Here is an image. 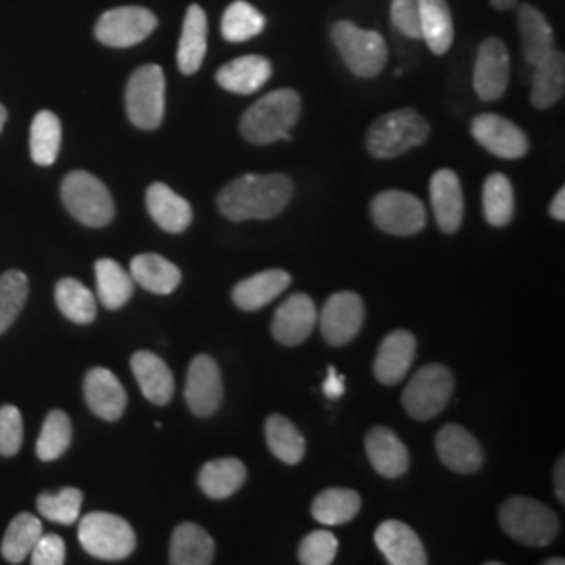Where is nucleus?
I'll list each match as a JSON object with an SVG mask.
<instances>
[{
	"instance_id": "nucleus-1",
	"label": "nucleus",
	"mask_w": 565,
	"mask_h": 565,
	"mask_svg": "<svg viewBox=\"0 0 565 565\" xmlns=\"http://www.w3.org/2000/svg\"><path fill=\"white\" fill-rule=\"evenodd\" d=\"M294 182L285 174H243L218 195V210L233 223L270 221L291 202Z\"/></svg>"
},
{
	"instance_id": "nucleus-2",
	"label": "nucleus",
	"mask_w": 565,
	"mask_h": 565,
	"mask_svg": "<svg viewBox=\"0 0 565 565\" xmlns=\"http://www.w3.org/2000/svg\"><path fill=\"white\" fill-rule=\"evenodd\" d=\"M302 99L291 88H279L254 103L239 121L243 139L252 145L289 141V130L300 120Z\"/></svg>"
},
{
	"instance_id": "nucleus-3",
	"label": "nucleus",
	"mask_w": 565,
	"mask_h": 565,
	"mask_svg": "<svg viewBox=\"0 0 565 565\" xmlns=\"http://www.w3.org/2000/svg\"><path fill=\"white\" fill-rule=\"evenodd\" d=\"M429 137V124L415 109H398L373 121L366 135V149L373 158L392 160L424 145Z\"/></svg>"
},
{
	"instance_id": "nucleus-4",
	"label": "nucleus",
	"mask_w": 565,
	"mask_h": 565,
	"mask_svg": "<svg viewBox=\"0 0 565 565\" xmlns=\"http://www.w3.org/2000/svg\"><path fill=\"white\" fill-rule=\"evenodd\" d=\"M61 200L67 212L90 228H102L114 221L116 203L109 189L90 172H70L61 184Z\"/></svg>"
},
{
	"instance_id": "nucleus-5",
	"label": "nucleus",
	"mask_w": 565,
	"mask_h": 565,
	"mask_svg": "<svg viewBox=\"0 0 565 565\" xmlns=\"http://www.w3.org/2000/svg\"><path fill=\"white\" fill-rule=\"evenodd\" d=\"M499 522L507 536L525 546H546L559 534V520L548 507L527 499L511 497L501 507Z\"/></svg>"
},
{
	"instance_id": "nucleus-6",
	"label": "nucleus",
	"mask_w": 565,
	"mask_h": 565,
	"mask_svg": "<svg viewBox=\"0 0 565 565\" xmlns=\"http://www.w3.org/2000/svg\"><path fill=\"white\" fill-rule=\"evenodd\" d=\"M81 545L88 555L105 562H121L132 555L137 546V534L132 525L120 515L95 511L81 520L78 525Z\"/></svg>"
},
{
	"instance_id": "nucleus-7",
	"label": "nucleus",
	"mask_w": 565,
	"mask_h": 565,
	"mask_svg": "<svg viewBox=\"0 0 565 565\" xmlns=\"http://www.w3.org/2000/svg\"><path fill=\"white\" fill-rule=\"evenodd\" d=\"M331 39L348 70L359 78H375L387 63V44L380 32L363 30L352 21H338Z\"/></svg>"
},
{
	"instance_id": "nucleus-8",
	"label": "nucleus",
	"mask_w": 565,
	"mask_h": 565,
	"mask_svg": "<svg viewBox=\"0 0 565 565\" xmlns=\"http://www.w3.org/2000/svg\"><path fill=\"white\" fill-rule=\"evenodd\" d=\"M452 392L455 377L450 369L445 364H425L404 390V411L417 422L434 419L448 406Z\"/></svg>"
},
{
	"instance_id": "nucleus-9",
	"label": "nucleus",
	"mask_w": 565,
	"mask_h": 565,
	"mask_svg": "<svg viewBox=\"0 0 565 565\" xmlns=\"http://www.w3.org/2000/svg\"><path fill=\"white\" fill-rule=\"evenodd\" d=\"M126 111L141 130L160 128L166 111V76L160 65H142L126 86Z\"/></svg>"
},
{
	"instance_id": "nucleus-10",
	"label": "nucleus",
	"mask_w": 565,
	"mask_h": 565,
	"mask_svg": "<svg viewBox=\"0 0 565 565\" xmlns=\"http://www.w3.org/2000/svg\"><path fill=\"white\" fill-rule=\"evenodd\" d=\"M371 218L387 235L408 237L424 231L427 224V212L419 198L390 189L373 198L371 202Z\"/></svg>"
},
{
	"instance_id": "nucleus-11",
	"label": "nucleus",
	"mask_w": 565,
	"mask_h": 565,
	"mask_svg": "<svg viewBox=\"0 0 565 565\" xmlns=\"http://www.w3.org/2000/svg\"><path fill=\"white\" fill-rule=\"evenodd\" d=\"M158 28V18L145 7H118L103 13L95 36L105 46L128 49L149 39Z\"/></svg>"
},
{
	"instance_id": "nucleus-12",
	"label": "nucleus",
	"mask_w": 565,
	"mask_h": 565,
	"mask_svg": "<svg viewBox=\"0 0 565 565\" xmlns=\"http://www.w3.org/2000/svg\"><path fill=\"white\" fill-rule=\"evenodd\" d=\"M223 398L221 366L207 354L195 356L189 364L184 384V401L189 404L191 413L202 419L212 417L221 408Z\"/></svg>"
},
{
	"instance_id": "nucleus-13",
	"label": "nucleus",
	"mask_w": 565,
	"mask_h": 565,
	"mask_svg": "<svg viewBox=\"0 0 565 565\" xmlns=\"http://www.w3.org/2000/svg\"><path fill=\"white\" fill-rule=\"evenodd\" d=\"M321 333L329 345H345L352 342L364 323V302L361 296L352 291L333 294L323 306V312L319 315Z\"/></svg>"
},
{
	"instance_id": "nucleus-14",
	"label": "nucleus",
	"mask_w": 565,
	"mask_h": 565,
	"mask_svg": "<svg viewBox=\"0 0 565 565\" xmlns=\"http://www.w3.org/2000/svg\"><path fill=\"white\" fill-rule=\"evenodd\" d=\"M473 139L497 158L520 160L527 153V137L524 130L497 114H482L471 121Z\"/></svg>"
},
{
	"instance_id": "nucleus-15",
	"label": "nucleus",
	"mask_w": 565,
	"mask_h": 565,
	"mask_svg": "<svg viewBox=\"0 0 565 565\" xmlns=\"http://www.w3.org/2000/svg\"><path fill=\"white\" fill-rule=\"evenodd\" d=\"M317 321L319 312L312 298L306 294H294L277 308L270 323V333L282 345H300L310 338Z\"/></svg>"
},
{
	"instance_id": "nucleus-16",
	"label": "nucleus",
	"mask_w": 565,
	"mask_h": 565,
	"mask_svg": "<svg viewBox=\"0 0 565 565\" xmlns=\"http://www.w3.org/2000/svg\"><path fill=\"white\" fill-rule=\"evenodd\" d=\"M436 452L440 461L455 473H476L484 465V450L476 436L463 425L448 424L436 436Z\"/></svg>"
},
{
	"instance_id": "nucleus-17",
	"label": "nucleus",
	"mask_w": 565,
	"mask_h": 565,
	"mask_svg": "<svg viewBox=\"0 0 565 565\" xmlns=\"http://www.w3.org/2000/svg\"><path fill=\"white\" fill-rule=\"evenodd\" d=\"M509 84V53L503 41L488 39L482 42L476 67H473V88L482 102H497L505 95Z\"/></svg>"
},
{
	"instance_id": "nucleus-18",
	"label": "nucleus",
	"mask_w": 565,
	"mask_h": 565,
	"mask_svg": "<svg viewBox=\"0 0 565 565\" xmlns=\"http://www.w3.org/2000/svg\"><path fill=\"white\" fill-rule=\"evenodd\" d=\"M84 398L103 422H118L126 411V390L120 380L103 366H95L84 377Z\"/></svg>"
},
{
	"instance_id": "nucleus-19",
	"label": "nucleus",
	"mask_w": 565,
	"mask_h": 565,
	"mask_svg": "<svg viewBox=\"0 0 565 565\" xmlns=\"http://www.w3.org/2000/svg\"><path fill=\"white\" fill-rule=\"evenodd\" d=\"M429 200L440 231L446 235L457 233L465 214L463 189L457 172L448 168L438 170L429 182Z\"/></svg>"
},
{
	"instance_id": "nucleus-20",
	"label": "nucleus",
	"mask_w": 565,
	"mask_h": 565,
	"mask_svg": "<svg viewBox=\"0 0 565 565\" xmlns=\"http://www.w3.org/2000/svg\"><path fill=\"white\" fill-rule=\"evenodd\" d=\"M375 545L390 565H425L427 553L417 532L411 525L387 520L375 530Z\"/></svg>"
},
{
	"instance_id": "nucleus-21",
	"label": "nucleus",
	"mask_w": 565,
	"mask_h": 565,
	"mask_svg": "<svg viewBox=\"0 0 565 565\" xmlns=\"http://www.w3.org/2000/svg\"><path fill=\"white\" fill-rule=\"evenodd\" d=\"M415 354H417L415 335L404 329L392 331L380 345L373 363V373L377 382L384 385L401 384L415 361Z\"/></svg>"
},
{
	"instance_id": "nucleus-22",
	"label": "nucleus",
	"mask_w": 565,
	"mask_h": 565,
	"mask_svg": "<svg viewBox=\"0 0 565 565\" xmlns=\"http://www.w3.org/2000/svg\"><path fill=\"white\" fill-rule=\"evenodd\" d=\"M147 212L153 218V223L163 228L166 233L181 235L193 221V210L191 203L174 193L168 184L163 182H153L147 189Z\"/></svg>"
},
{
	"instance_id": "nucleus-23",
	"label": "nucleus",
	"mask_w": 565,
	"mask_h": 565,
	"mask_svg": "<svg viewBox=\"0 0 565 565\" xmlns=\"http://www.w3.org/2000/svg\"><path fill=\"white\" fill-rule=\"evenodd\" d=\"M366 457L373 469L384 478H401L408 469V450L403 440L390 427H373L364 438Z\"/></svg>"
},
{
	"instance_id": "nucleus-24",
	"label": "nucleus",
	"mask_w": 565,
	"mask_h": 565,
	"mask_svg": "<svg viewBox=\"0 0 565 565\" xmlns=\"http://www.w3.org/2000/svg\"><path fill=\"white\" fill-rule=\"evenodd\" d=\"M130 369L135 373V380L141 385L142 396L149 403L163 406L172 401L174 375L160 356H156L153 352H147V350L135 352L130 359Z\"/></svg>"
},
{
	"instance_id": "nucleus-25",
	"label": "nucleus",
	"mask_w": 565,
	"mask_h": 565,
	"mask_svg": "<svg viewBox=\"0 0 565 565\" xmlns=\"http://www.w3.org/2000/svg\"><path fill=\"white\" fill-rule=\"evenodd\" d=\"M291 285V275L281 268H270L256 273L249 279H243L233 287V302L237 308L254 312L266 303L279 298L282 291Z\"/></svg>"
},
{
	"instance_id": "nucleus-26",
	"label": "nucleus",
	"mask_w": 565,
	"mask_h": 565,
	"mask_svg": "<svg viewBox=\"0 0 565 565\" xmlns=\"http://www.w3.org/2000/svg\"><path fill=\"white\" fill-rule=\"evenodd\" d=\"M273 76V63L263 55H245L223 65L216 82L235 95H254Z\"/></svg>"
},
{
	"instance_id": "nucleus-27",
	"label": "nucleus",
	"mask_w": 565,
	"mask_h": 565,
	"mask_svg": "<svg viewBox=\"0 0 565 565\" xmlns=\"http://www.w3.org/2000/svg\"><path fill=\"white\" fill-rule=\"evenodd\" d=\"M205 51H207V15L200 4H191L184 15L179 53H177L179 70L184 76H191L202 67Z\"/></svg>"
},
{
	"instance_id": "nucleus-28",
	"label": "nucleus",
	"mask_w": 565,
	"mask_h": 565,
	"mask_svg": "<svg viewBox=\"0 0 565 565\" xmlns=\"http://www.w3.org/2000/svg\"><path fill=\"white\" fill-rule=\"evenodd\" d=\"M245 478H247V469L239 459L223 457L203 465L198 476V484L207 499L224 501L245 484Z\"/></svg>"
},
{
	"instance_id": "nucleus-29",
	"label": "nucleus",
	"mask_w": 565,
	"mask_h": 565,
	"mask_svg": "<svg viewBox=\"0 0 565 565\" xmlns=\"http://www.w3.org/2000/svg\"><path fill=\"white\" fill-rule=\"evenodd\" d=\"M214 541L202 525L184 522L177 525L170 541V564L210 565L214 562Z\"/></svg>"
},
{
	"instance_id": "nucleus-30",
	"label": "nucleus",
	"mask_w": 565,
	"mask_h": 565,
	"mask_svg": "<svg viewBox=\"0 0 565 565\" xmlns=\"http://www.w3.org/2000/svg\"><path fill=\"white\" fill-rule=\"evenodd\" d=\"M130 277L139 282L142 289L168 296L172 294L182 281L181 268L158 254H139L130 263Z\"/></svg>"
},
{
	"instance_id": "nucleus-31",
	"label": "nucleus",
	"mask_w": 565,
	"mask_h": 565,
	"mask_svg": "<svg viewBox=\"0 0 565 565\" xmlns=\"http://www.w3.org/2000/svg\"><path fill=\"white\" fill-rule=\"evenodd\" d=\"M518 25H520L522 49H524V57L527 63L539 65L555 51L553 30H551L545 15L536 7L522 4L518 9Z\"/></svg>"
},
{
	"instance_id": "nucleus-32",
	"label": "nucleus",
	"mask_w": 565,
	"mask_h": 565,
	"mask_svg": "<svg viewBox=\"0 0 565 565\" xmlns=\"http://www.w3.org/2000/svg\"><path fill=\"white\" fill-rule=\"evenodd\" d=\"M422 39L434 55H446L455 41V23L446 0H419Z\"/></svg>"
},
{
	"instance_id": "nucleus-33",
	"label": "nucleus",
	"mask_w": 565,
	"mask_h": 565,
	"mask_svg": "<svg viewBox=\"0 0 565 565\" xmlns=\"http://www.w3.org/2000/svg\"><path fill=\"white\" fill-rule=\"evenodd\" d=\"M532 93L530 102L536 109H548L564 97L565 90V57L564 53L553 51L545 61L534 65Z\"/></svg>"
},
{
	"instance_id": "nucleus-34",
	"label": "nucleus",
	"mask_w": 565,
	"mask_h": 565,
	"mask_svg": "<svg viewBox=\"0 0 565 565\" xmlns=\"http://www.w3.org/2000/svg\"><path fill=\"white\" fill-rule=\"evenodd\" d=\"M361 497L350 488H327L312 501V518L324 525L352 522L361 513Z\"/></svg>"
},
{
	"instance_id": "nucleus-35",
	"label": "nucleus",
	"mask_w": 565,
	"mask_h": 565,
	"mask_svg": "<svg viewBox=\"0 0 565 565\" xmlns=\"http://www.w3.org/2000/svg\"><path fill=\"white\" fill-rule=\"evenodd\" d=\"M268 450L287 465H298L306 455L302 431L282 415H270L264 425Z\"/></svg>"
},
{
	"instance_id": "nucleus-36",
	"label": "nucleus",
	"mask_w": 565,
	"mask_h": 565,
	"mask_svg": "<svg viewBox=\"0 0 565 565\" xmlns=\"http://www.w3.org/2000/svg\"><path fill=\"white\" fill-rule=\"evenodd\" d=\"M97 273V291L99 300L109 310H120L121 306L130 302L135 294V281L130 273H126L120 264L111 258H102L95 264Z\"/></svg>"
},
{
	"instance_id": "nucleus-37",
	"label": "nucleus",
	"mask_w": 565,
	"mask_h": 565,
	"mask_svg": "<svg viewBox=\"0 0 565 565\" xmlns=\"http://www.w3.org/2000/svg\"><path fill=\"white\" fill-rule=\"evenodd\" d=\"M55 302L61 315L72 323L90 324L97 319V298L95 294L76 279H61L55 285Z\"/></svg>"
},
{
	"instance_id": "nucleus-38",
	"label": "nucleus",
	"mask_w": 565,
	"mask_h": 565,
	"mask_svg": "<svg viewBox=\"0 0 565 565\" xmlns=\"http://www.w3.org/2000/svg\"><path fill=\"white\" fill-rule=\"evenodd\" d=\"M42 536L41 520L32 513H20L13 518V522L7 527L2 539V557L9 564H21L25 557H30L36 541Z\"/></svg>"
},
{
	"instance_id": "nucleus-39",
	"label": "nucleus",
	"mask_w": 565,
	"mask_h": 565,
	"mask_svg": "<svg viewBox=\"0 0 565 565\" xmlns=\"http://www.w3.org/2000/svg\"><path fill=\"white\" fill-rule=\"evenodd\" d=\"M61 149V121L53 111H41L30 128V153L39 166H53Z\"/></svg>"
},
{
	"instance_id": "nucleus-40",
	"label": "nucleus",
	"mask_w": 565,
	"mask_h": 565,
	"mask_svg": "<svg viewBox=\"0 0 565 565\" xmlns=\"http://www.w3.org/2000/svg\"><path fill=\"white\" fill-rule=\"evenodd\" d=\"M264 28H266V18L245 0L231 2L224 11L223 23H221L223 36L228 42L252 41L254 36L263 34Z\"/></svg>"
},
{
	"instance_id": "nucleus-41",
	"label": "nucleus",
	"mask_w": 565,
	"mask_h": 565,
	"mask_svg": "<svg viewBox=\"0 0 565 565\" xmlns=\"http://www.w3.org/2000/svg\"><path fill=\"white\" fill-rule=\"evenodd\" d=\"M482 203H484L486 221L492 226L501 228L513 221L515 198H513L511 181L507 179L505 174L497 172L486 179Z\"/></svg>"
},
{
	"instance_id": "nucleus-42",
	"label": "nucleus",
	"mask_w": 565,
	"mask_h": 565,
	"mask_svg": "<svg viewBox=\"0 0 565 565\" xmlns=\"http://www.w3.org/2000/svg\"><path fill=\"white\" fill-rule=\"evenodd\" d=\"M72 445V422L63 411H51L42 424L36 443V457L41 461H57Z\"/></svg>"
},
{
	"instance_id": "nucleus-43",
	"label": "nucleus",
	"mask_w": 565,
	"mask_h": 565,
	"mask_svg": "<svg viewBox=\"0 0 565 565\" xmlns=\"http://www.w3.org/2000/svg\"><path fill=\"white\" fill-rule=\"evenodd\" d=\"M84 494L78 488H61L60 492H42L36 501L42 518L61 525L76 524L81 520Z\"/></svg>"
},
{
	"instance_id": "nucleus-44",
	"label": "nucleus",
	"mask_w": 565,
	"mask_h": 565,
	"mask_svg": "<svg viewBox=\"0 0 565 565\" xmlns=\"http://www.w3.org/2000/svg\"><path fill=\"white\" fill-rule=\"evenodd\" d=\"M30 294V281L21 270H7L0 277V333L20 317Z\"/></svg>"
},
{
	"instance_id": "nucleus-45",
	"label": "nucleus",
	"mask_w": 565,
	"mask_h": 565,
	"mask_svg": "<svg viewBox=\"0 0 565 565\" xmlns=\"http://www.w3.org/2000/svg\"><path fill=\"white\" fill-rule=\"evenodd\" d=\"M338 539L329 530H315L310 532L298 551V559L303 565H329L333 564L338 555Z\"/></svg>"
},
{
	"instance_id": "nucleus-46",
	"label": "nucleus",
	"mask_w": 565,
	"mask_h": 565,
	"mask_svg": "<svg viewBox=\"0 0 565 565\" xmlns=\"http://www.w3.org/2000/svg\"><path fill=\"white\" fill-rule=\"evenodd\" d=\"M23 445V419L13 404L0 406V457H15Z\"/></svg>"
},
{
	"instance_id": "nucleus-47",
	"label": "nucleus",
	"mask_w": 565,
	"mask_h": 565,
	"mask_svg": "<svg viewBox=\"0 0 565 565\" xmlns=\"http://www.w3.org/2000/svg\"><path fill=\"white\" fill-rule=\"evenodd\" d=\"M392 23L406 39H422L419 0H392Z\"/></svg>"
},
{
	"instance_id": "nucleus-48",
	"label": "nucleus",
	"mask_w": 565,
	"mask_h": 565,
	"mask_svg": "<svg viewBox=\"0 0 565 565\" xmlns=\"http://www.w3.org/2000/svg\"><path fill=\"white\" fill-rule=\"evenodd\" d=\"M34 565H63L65 564V543L60 534H42L30 553Z\"/></svg>"
},
{
	"instance_id": "nucleus-49",
	"label": "nucleus",
	"mask_w": 565,
	"mask_h": 565,
	"mask_svg": "<svg viewBox=\"0 0 565 565\" xmlns=\"http://www.w3.org/2000/svg\"><path fill=\"white\" fill-rule=\"evenodd\" d=\"M345 387H343V375L338 373L335 366H329L327 371V380L323 382V394L329 401H338L342 398Z\"/></svg>"
},
{
	"instance_id": "nucleus-50",
	"label": "nucleus",
	"mask_w": 565,
	"mask_h": 565,
	"mask_svg": "<svg viewBox=\"0 0 565 565\" xmlns=\"http://www.w3.org/2000/svg\"><path fill=\"white\" fill-rule=\"evenodd\" d=\"M548 212H551V216H553L555 221H559V223L565 221V189L557 191V195H555L553 202H551Z\"/></svg>"
},
{
	"instance_id": "nucleus-51",
	"label": "nucleus",
	"mask_w": 565,
	"mask_h": 565,
	"mask_svg": "<svg viewBox=\"0 0 565 565\" xmlns=\"http://www.w3.org/2000/svg\"><path fill=\"white\" fill-rule=\"evenodd\" d=\"M555 494L564 503L565 501V459L562 457L555 465Z\"/></svg>"
},
{
	"instance_id": "nucleus-52",
	"label": "nucleus",
	"mask_w": 565,
	"mask_h": 565,
	"mask_svg": "<svg viewBox=\"0 0 565 565\" xmlns=\"http://www.w3.org/2000/svg\"><path fill=\"white\" fill-rule=\"evenodd\" d=\"M490 2H492V7H497V9H501V11H507V9L515 7L518 0H490Z\"/></svg>"
},
{
	"instance_id": "nucleus-53",
	"label": "nucleus",
	"mask_w": 565,
	"mask_h": 565,
	"mask_svg": "<svg viewBox=\"0 0 565 565\" xmlns=\"http://www.w3.org/2000/svg\"><path fill=\"white\" fill-rule=\"evenodd\" d=\"M4 121H7V109L0 105V132H2V128H4Z\"/></svg>"
},
{
	"instance_id": "nucleus-54",
	"label": "nucleus",
	"mask_w": 565,
	"mask_h": 565,
	"mask_svg": "<svg viewBox=\"0 0 565 565\" xmlns=\"http://www.w3.org/2000/svg\"><path fill=\"white\" fill-rule=\"evenodd\" d=\"M565 562L564 559H562V557H559V559H548V562H546V565H564Z\"/></svg>"
}]
</instances>
